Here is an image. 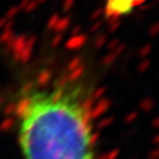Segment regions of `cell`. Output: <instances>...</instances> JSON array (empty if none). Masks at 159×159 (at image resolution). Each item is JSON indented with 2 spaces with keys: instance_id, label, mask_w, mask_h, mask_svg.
Wrapping results in <instances>:
<instances>
[{
  "instance_id": "6da1fadb",
  "label": "cell",
  "mask_w": 159,
  "mask_h": 159,
  "mask_svg": "<svg viewBox=\"0 0 159 159\" xmlns=\"http://www.w3.org/2000/svg\"><path fill=\"white\" fill-rule=\"evenodd\" d=\"M93 94L76 75H38L13 104L23 159H97Z\"/></svg>"
}]
</instances>
